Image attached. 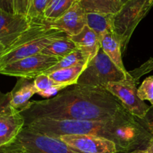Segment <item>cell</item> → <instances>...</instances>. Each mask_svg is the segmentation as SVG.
Returning a JSON list of instances; mask_svg holds the SVG:
<instances>
[{
	"label": "cell",
	"mask_w": 153,
	"mask_h": 153,
	"mask_svg": "<svg viewBox=\"0 0 153 153\" xmlns=\"http://www.w3.org/2000/svg\"><path fill=\"white\" fill-rule=\"evenodd\" d=\"M82 8L87 12L114 14L120 5L116 0H77Z\"/></svg>",
	"instance_id": "obj_19"
},
{
	"label": "cell",
	"mask_w": 153,
	"mask_h": 153,
	"mask_svg": "<svg viewBox=\"0 0 153 153\" xmlns=\"http://www.w3.org/2000/svg\"><path fill=\"white\" fill-rule=\"evenodd\" d=\"M144 153H153V137L150 139L147 146L144 149Z\"/></svg>",
	"instance_id": "obj_29"
},
{
	"label": "cell",
	"mask_w": 153,
	"mask_h": 153,
	"mask_svg": "<svg viewBox=\"0 0 153 153\" xmlns=\"http://www.w3.org/2000/svg\"><path fill=\"white\" fill-rule=\"evenodd\" d=\"M31 0H14V12L27 16Z\"/></svg>",
	"instance_id": "obj_27"
},
{
	"label": "cell",
	"mask_w": 153,
	"mask_h": 153,
	"mask_svg": "<svg viewBox=\"0 0 153 153\" xmlns=\"http://www.w3.org/2000/svg\"><path fill=\"white\" fill-rule=\"evenodd\" d=\"M139 98L143 101L148 100L153 105V76L146 78L137 88Z\"/></svg>",
	"instance_id": "obj_24"
},
{
	"label": "cell",
	"mask_w": 153,
	"mask_h": 153,
	"mask_svg": "<svg viewBox=\"0 0 153 153\" xmlns=\"http://www.w3.org/2000/svg\"><path fill=\"white\" fill-rule=\"evenodd\" d=\"M152 70H153V58H150L146 63H144L140 67H139L138 68L129 72V73L136 80L139 81V79H140L141 76L149 73Z\"/></svg>",
	"instance_id": "obj_25"
},
{
	"label": "cell",
	"mask_w": 153,
	"mask_h": 153,
	"mask_svg": "<svg viewBox=\"0 0 153 153\" xmlns=\"http://www.w3.org/2000/svg\"><path fill=\"white\" fill-rule=\"evenodd\" d=\"M29 129L51 137L69 134H90L102 137L117 145L119 153L145 149L153 136L140 119L126 108L113 117L103 120H57L40 119L25 126Z\"/></svg>",
	"instance_id": "obj_2"
},
{
	"label": "cell",
	"mask_w": 153,
	"mask_h": 153,
	"mask_svg": "<svg viewBox=\"0 0 153 153\" xmlns=\"http://www.w3.org/2000/svg\"><path fill=\"white\" fill-rule=\"evenodd\" d=\"M58 138L82 153H119L115 143L102 137L90 134H69Z\"/></svg>",
	"instance_id": "obj_9"
},
{
	"label": "cell",
	"mask_w": 153,
	"mask_h": 153,
	"mask_svg": "<svg viewBox=\"0 0 153 153\" xmlns=\"http://www.w3.org/2000/svg\"><path fill=\"white\" fill-rule=\"evenodd\" d=\"M137 84L138 81L128 71L125 79L108 83L105 88L117 97L133 116L142 119L149 110V106L139 98Z\"/></svg>",
	"instance_id": "obj_7"
},
{
	"label": "cell",
	"mask_w": 153,
	"mask_h": 153,
	"mask_svg": "<svg viewBox=\"0 0 153 153\" xmlns=\"http://www.w3.org/2000/svg\"><path fill=\"white\" fill-rule=\"evenodd\" d=\"M140 120L143 127L153 136V105L149 106L145 116Z\"/></svg>",
	"instance_id": "obj_26"
},
{
	"label": "cell",
	"mask_w": 153,
	"mask_h": 153,
	"mask_svg": "<svg viewBox=\"0 0 153 153\" xmlns=\"http://www.w3.org/2000/svg\"><path fill=\"white\" fill-rule=\"evenodd\" d=\"M128 153H144V149H137V150H134Z\"/></svg>",
	"instance_id": "obj_32"
},
{
	"label": "cell",
	"mask_w": 153,
	"mask_h": 153,
	"mask_svg": "<svg viewBox=\"0 0 153 153\" xmlns=\"http://www.w3.org/2000/svg\"><path fill=\"white\" fill-rule=\"evenodd\" d=\"M127 1H128V0H118V2H119V4H120V7L122 4H123L124 3L126 2Z\"/></svg>",
	"instance_id": "obj_33"
},
{
	"label": "cell",
	"mask_w": 153,
	"mask_h": 153,
	"mask_svg": "<svg viewBox=\"0 0 153 153\" xmlns=\"http://www.w3.org/2000/svg\"><path fill=\"white\" fill-rule=\"evenodd\" d=\"M87 61H89V60L80 51L76 49L73 52L69 54L68 55L63 58L62 59L59 60L58 62L55 65H54L53 67H52L49 70H46L43 74H49V73H52V72L56 71V70L69 68V67H73V66L80 64L84 62H87Z\"/></svg>",
	"instance_id": "obj_22"
},
{
	"label": "cell",
	"mask_w": 153,
	"mask_h": 153,
	"mask_svg": "<svg viewBox=\"0 0 153 153\" xmlns=\"http://www.w3.org/2000/svg\"><path fill=\"white\" fill-rule=\"evenodd\" d=\"M65 34L51 28L45 18L31 19L29 28L4 49L0 58V69L13 61L40 53L53 40Z\"/></svg>",
	"instance_id": "obj_3"
},
{
	"label": "cell",
	"mask_w": 153,
	"mask_h": 153,
	"mask_svg": "<svg viewBox=\"0 0 153 153\" xmlns=\"http://www.w3.org/2000/svg\"><path fill=\"white\" fill-rule=\"evenodd\" d=\"M116 1H118V0H116Z\"/></svg>",
	"instance_id": "obj_37"
},
{
	"label": "cell",
	"mask_w": 153,
	"mask_h": 153,
	"mask_svg": "<svg viewBox=\"0 0 153 153\" xmlns=\"http://www.w3.org/2000/svg\"><path fill=\"white\" fill-rule=\"evenodd\" d=\"M150 3L152 5H153V0H150Z\"/></svg>",
	"instance_id": "obj_34"
},
{
	"label": "cell",
	"mask_w": 153,
	"mask_h": 153,
	"mask_svg": "<svg viewBox=\"0 0 153 153\" xmlns=\"http://www.w3.org/2000/svg\"><path fill=\"white\" fill-rule=\"evenodd\" d=\"M101 48L105 53L111 59V61L125 74L128 73V71L123 65L122 60V49L120 42L115 36L113 31H108L102 35Z\"/></svg>",
	"instance_id": "obj_15"
},
{
	"label": "cell",
	"mask_w": 153,
	"mask_h": 153,
	"mask_svg": "<svg viewBox=\"0 0 153 153\" xmlns=\"http://www.w3.org/2000/svg\"><path fill=\"white\" fill-rule=\"evenodd\" d=\"M126 108L105 88L74 85L52 98L30 101L19 111L25 126L40 119L57 120H103Z\"/></svg>",
	"instance_id": "obj_1"
},
{
	"label": "cell",
	"mask_w": 153,
	"mask_h": 153,
	"mask_svg": "<svg viewBox=\"0 0 153 153\" xmlns=\"http://www.w3.org/2000/svg\"><path fill=\"white\" fill-rule=\"evenodd\" d=\"M76 49H77V48L71 37L65 34L53 40L46 46L40 53L55 57L58 60H61Z\"/></svg>",
	"instance_id": "obj_16"
},
{
	"label": "cell",
	"mask_w": 153,
	"mask_h": 153,
	"mask_svg": "<svg viewBox=\"0 0 153 153\" xmlns=\"http://www.w3.org/2000/svg\"><path fill=\"white\" fill-rule=\"evenodd\" d=\"M1 1H2V0H0V6H1Z\"/></svg>",
	"instance_id": "obj_35"
},
{
	"label": "cell",
	"mask_w": 153,
	"mask_h": 153,
	"mask_svg": "<svg viewBox=\"0 0 153 153\" xmlns=\"http://www.w3.org/2000/svg\"><path fill=\"white\" fill-rule=\"evenodd\" d=\"M4 49H5V47L4 46V45L1 44V43H0V58H1V55H2L3 52L4 51Z\"/></svg>",
	"instance_id": "obj_31"
},
{
	"label": "cell",
	"mask_w": 153,
	"mask_h": 153,
	"mask_svg": "<svg viewBox=\"0 0 153 153\" xmlns=\"http://www.w3.org/2000/svg\"><path fill=\"white\" fill-rule=\"evenodd\" d=\"M35 94L37 89L34 79L19 78L14 88L9 92L10 106L19 111L22 110L28 105L30 99Z\"/></svg>",
	"instance_id": "obj_13"
},
{
	"label": "cell",
	"mask_w": 153,
	"mask_h": 153,
	"mask_svg": "<svg viewBox=\"0 0 153 153\" xmlns=\"http://www.w3.org/2000/svg\"><path fill=\"white\" fill-rule=\"evenodd\" d=\"M70 37L78 50L80 51L89 61L95 57L101 49L100 37L88 25L80 33Z\"/></svg>",
	"instance_id": "obj_14"
},
{
	"label": "cell",
	"mask_w": 153,
	"mask_h": 153,
	"mask_svg": "<svg viewBox=\"0 0 153 153\" xmlns=\"http://www.w3.org/2000/svg\"><path fill=\"white\" fill-rule=\"evenodd\" d=\"M0 153H13L6 146L0 148Z\"/></svg>",
	"instance_id": "obj_30"
},
{
	"label": "cell",
	"mask_w": 153,
	"mask_h": 153,
	"mask_svg": "<svg viewBox=\"0 0 153 153\" xmlns=\"http://www.w3.org/2000/svg\"><path fill=\"white\" fill-rule=\"evenodd\" d=\"M52 1V0H49V2H48V4H49V2H50V1Z\"/></svg>",
	"instance_id": "obj_36"
},
{
	"label": "cell",
	"mask_w": 153,
	"mask_h": 153,
	"mask_svg": "<svg viewBox=\"0 0 153 153\" xmlns=\"http://www.w3.org/2000/svg\"><path fill=\"white\" fill-rule=\"evenodd\" d=\"M10 106V95H9V93L3 94L0 91V112L4 111Z\"/></svg>",
	"instance_id": "obj_28"
},
{
	"label": "cell",
	"mask_w": 153,
	"mask_h": 153,
	"mask_svg": "<svg viewBox=\"0 0 153 153\" xmlns=\"http://www.w3.org/2000/svg\"><path fill=\"white\" fill-rule=\"evenodd\" d=\"M24 127L25 120L19 110L10 106L0 112V148L13 141Z\"/></svg>",
	"instance_id": "obj_12"
},
{
	"label": "cell",
	"mask_w": 153,
	"mask_h": 153,
	"mask_svg": "<svg viewBox=\"0 0 153 153\" xmlns=\"http://www.w3.org/2000/svg\"><path fill=\"white\" fill-rule=\"evenodd\" d=\"M152 7L150 0H128L113 14L112 30L120 42L123 52L126 49L136 27Z\"/></svg>",
	"instance_id": "obj_4"
},
{
	"label": "cell",
	"mask_w": 153,
	"mask_h": 153,
	"mask_svg": "<svg viewBox=\"0 0 153 153\" xmlns=\"http://www.w3.org/2000/svg\"><path fill=\"white\" fill-rule=\"evenodd\" d=\"M87 12L77 1L73 6L54 21H48L51 28L60 30L67 36L73 37L82 31L87 25Z\"/></svg>",
	"instance_id": "obj_11"
},
{
	"label": "cell",
	"mask_w": 153,
	"mask_h": 153,
	"mask_svg": "<svg viewBox=\"0 0 153 153\" xmlns=\"http://www.w3.org/2000/svg\"><path fill=\"white\" fill-rule=\"evenodd\" d=\"M13 153H82L58 137H51L24 127L13 141L5 145Z\"/></svg>",
	"instance_id": "obj_5"
},
{
	"label": "cell",
	"mask_w": 153,
	"mask_h": 153,
	"mask_svg": "<svg viewBox=\"0 0 153 153\" xmlns=\"http://www.w3.org/2000/svg\"><path fill=\"white\" fill-rule=\"evenodd\" d=\"M126 77V74L111 61L101 48L97 55L88 63L76 85L105 88L108 83L120 82Z\"/></svg>",
	"instance_id": "obj_6"
},
{
	"label": "cell",
	"mask_w": 153,
	"mask_h": 153,
	"mask_svg": "<svg viewBox=\"0 0 153 153\" xmlns=\"http://www.w3.org/2000/svg\"><path fill=\"white\" fill-rule=\"evenodd\" d=\"M58 61L55 57L39 53L7 64L0 69V74L34 79L55 65Z\"/></svg>",
	"instance_id": "obj_8"
},
{
	"label": "cell",
	"mask_w": 153,
	"mask_h": 153,
	"mask_svg": "<svg viewBox=\"0 0 153 153\" xmlns=\"http://www.w3.org/2000/svg\"><path fill=\"white\" fill-rule=\"evenodd\" d=\"M31 19L25 15L0 9V43L7 48L30 27Z\"/></svg>",
	"instance_id": "obj_10"
},
{
	"label": "cell",
	"mask_w": 153,
	"mask_h": 153,
	"mask_svg": "<svg viewBox=\"0 0 153 153\" xmlns=\"http://www.w3.org/2000/svg\"><path fill=\"white\" fill-rule=\"evenodd\" d=\"M77 0H52L44 12V18L47 21H54L65 13Z\"/></svg>",
	"instance_id": "obj_21"
},
{
	"label": "cell",
	"mask_w": 153,
	"mask_h": 153,
	"mask_svg": "<svg viewBox=\"0 0 153 153\" xmlns=\"http://www.w3.org/2000/svg\"><path fill=\"white\" fill-rule=\"evenodd\" d=\"M88 62L89 61L77 64V65L69 67V68L56 70V71L46 75H47L50 79H52L55 82H58L61 85H66L67 87H70L71 85L77 84V81L79 76L84 71L85 67H87Z\"/></svg>",
	"instance_id": "obj_17"
},
{
	"label": "cell",
	"mask_w": 153,
	"mask_h": 153,
	"mask_svg": "<svg viewBox=\"0 0 153 153\" xmlns=\"http://www.w3.org/2000/svg\"><path fill=\"white\" fill-rule=\"evenodd\" d=\"M34 82L37 89V94L43 97H50L68 88L66 85L55 82L46 74H41L36 77L34 79Z\"/></svg>",
	"instance_id": "obj_20"
},
{
	"label": "cell",
	"mask_w": 153,
	"mask_h": 153,
	"mask_svg": "<svg viewBox=\"0 0 153 153\" xmlns=\"http://www.w3.org/2000/svg\"><path fill=\"white\" fill-rule=\"evenodd\" d=\"M87 25L93 30L101 38L102 35L108 31H113L112 30V13H96L89 12L87 13Z\"/></svg>",
	"instance_id": "obj_18"
},
{
	"label": "cell",
	"mask_w": 153,
	"mask_h": 153,
	"mask_svg": "<svg viewBox=\"0 0 153 153\" xmlns=\"http://www.w3.org/2000/svg\"><path fill=\"white\" fill-rule=\"evenodd\" d=\"M48 2L49 0H31L27 16L31 19L44 18V12Z\"/></svg>",
	"instance_id": "obj_23"
}]
</instances>
